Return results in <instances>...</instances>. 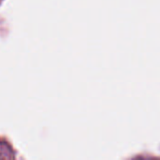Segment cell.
Segmentation results:
<instances>
[{"mask_svg": "<svg viewBox=\"0 0 160 160\" xmlns=\"http://www.w3.org/2000/svg\"><path fill=\"white\" fill-rule=\"evenodd\" d=\"M2 1H3V0H0V3H1V2H2Z\"/></svg>", "mask_w": 160, "mask_h": 160, "instance_id": "6da1fadb", "label": "cell"}]
</instances>
